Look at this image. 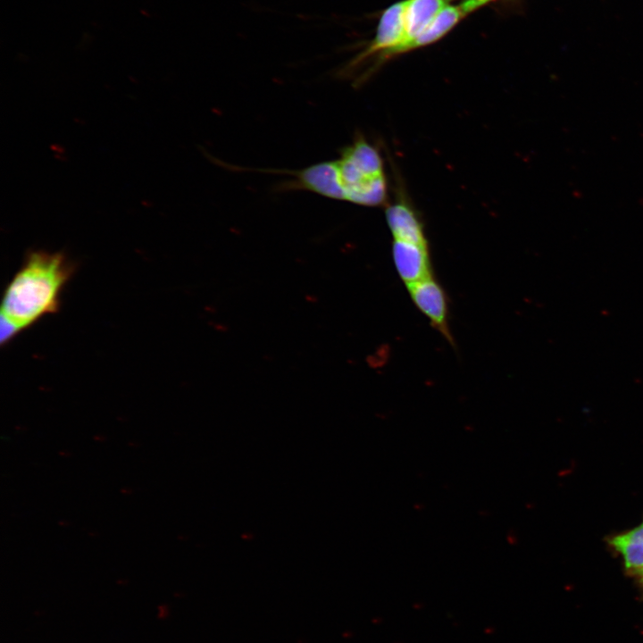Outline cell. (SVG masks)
I'll use <instances>...</instances> for the list:
<instances>
[{
  "label": "cell",
  "instance_id": "obj_6",
  "mask_svg": "<svg viewBox=\"0 0 643 643\" xmlns=\"http://www.w3.org/2000/svg\"><path fill=\"white\" fill-rule=\"evenodd\" d=\"M609 543L622 555L629 572L637 575L643 571V522L627 532L612 537Z\"/></svg>",
  "mask_w": 643,
  "mask_h": 643
},
{
  "label": "cell",
  "instance_id": "obj_4",
  "mask_svg": "<svg viewBox=\"0 0 643 643\" xmlns=\"http://www.w3.org/2000/svg\"><path fill=\"white\" fill-rule=\"evenodd\" d=\"M392 258L396 271L405 286L434 276L429 241L393 239Z\"/></svg>",
  "mask_w": 643,
  "mask_h": 643
},
{
  "label": "cell",
  "instance_id": "obj_8",
  "mask_svg": "<svg viewBox=\"0 0 643 643\" xmlns=\"http://www.w3.org/2000/svg\"><path fill=\"white\" fill-rule=\"evenodd\" d=\"M20 330L10 321L1 316V343L8 341L13 336H14Z\"/></svg>",
  "mask_w": 643,
  "mask_h": 643
},
{
  "label": "cell",
  "instance_id": "obj_5",
  "mask_svg": "<svg viewBox=\"0 0 643 643\" xmlns=\"http://www.w3.org/2000/svg\"><path fill=\"white\" fill-rule=\"evenodd\" d=\"M447 0H406L405 10V35L397 54L407 51V47L447 5Z\"/></svg>",
  "mask_w": 643,
  "mask_h": 643
},
{
  "label": "cell",
  "instance_id": "obj_2",
  "mask_svg": "<svg viewBox=\"0 0 643 643\" xmlns=\"http://www.w3.org/2000/svg\"><path fill=\"white\" fill-rule=\"evenodd\" d=\"M70 273V265L61 253H30L4 293L1 316L21 330L55 312Z\"/></svg>",
  "mask_w": 643,
  "mask_h": 643
},
{
  "label": "cell",
  "instance_id": "obj_3",
  "mask_svg": "<svg viewBox=\"0 0 643 643\" xmlns=\"http://www.w3.org/2000/svg\"><path fill=\"white\" fill-rule=\"evenodd\" d=\"M415 307L450 344H454L448 326V299L434 276L406 286Z\"/></svg>",
  "mask_w": 643,
  "mask_h": 643
},
{
  "label": "cell",
  "instance_id": "obj_7",
  "mask_svg": "<svg viewBox=\"0 0 643 643\" xmlns=\"http://www.w3.org/2000/svg\"><path fill=\"white\" fill-rule=\"evenodd\" d=\"M463 15L460 7L446 5L407 47V51L433 43L450 30Z\"/></svg>",
  "mask_w": 643,
  "mask_h": 643
},
{
  "label": "cell",
  "instance_id": "obj_1",
  "mask_svg": "<svg viewBox=\"0 0 643 643\" xmlns=\"http://www.w3.org/2000/svg\"><path fill=\"white\" fill-rule=\"evenodd\" d=\"M280 173L292 177L281 185L284 189L307 190L369 207L387 205L388 181L382 157L361 136L343 148L335 160Z\"/></svg>",
  "mask_w": 643,
  "mask_h": 643
},
{
  "label": "cell",
  "instance_id": "obj_10",
  "mask_svg": "<svg viewBox=\"0 0 643 643\" xmlns=\"http://www.w3.org/2000/svg\"><path fill=\"white\" fill-rule=\"evenodd\" d=\"M637 576L639 577V581H640V583H641V585H642V587H643V571L640 572L639 573H638Z\"/></svg>",
  "mask_w": 643,
  "mask_h": 643
},
{
  "label": "cell",
  "instance_id": "obj_9",
  "mask_svg": "<svg viewBox=\"0 0 643 643\" xmlns=\"http://www.w3.org/2000/svg\"><path fill=\"white\" fill-rule=\"evenodd\" d=\"M490 1L492 0H463L460 5V9L463 14H467Z\"/></svg>",
  "mask_w": 643,
  "mask_h": 643
}]
</instances>
